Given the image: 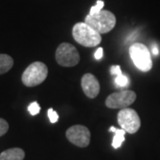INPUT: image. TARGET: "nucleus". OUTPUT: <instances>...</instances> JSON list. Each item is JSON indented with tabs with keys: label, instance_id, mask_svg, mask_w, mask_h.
Masks as SVG:
<instances>
[{
	"label": "nucleus",
	"instance_id": "1",
	"mask_svg": "<svg viewBox=\"0 0 160 160\" xmlns=\"http://www.w3.org/2000/svg\"><path fill=\"white\" fill-rule=\"evenodd\" d=\"M72 36L78 44L86 47H94L102 42L101 34L86 22L75 24L72 29Z\"/></svg>",
	"mask_w": 160,
	"mask_h": 160
},
{
	"label": "nucleus",
	"instance_id": "2",
	"mask_svg": "<svg viewBox=\"0 0 160 160\" xmlns=\"http://www.w3.org/2000/svg\"><path fill=\"white\" fill-rule=\"evenodd\" d=\"M85 22L100 34H104L114 29L116 17L111 12L102 10L92 15L88 14L85 19Z\"/></svg>",
	"mask_w": 160,
	"mask_h": 160
},
{
	"label": "nucleus",
	"instance_id": "3",
	"mask_svg": "<svg viewBox=\"0 0 160 160\" xmlns=\"http://www.w3.org/2000/svg\"><path fill=\"white\" fill-rule=\"evenodd\" d=\"M48 75V69L45 63L35 62L24 70L22 76V83L28 87L38 86L42 84Z\"/></svg>",
	"mask_w": 160,
	"mask_h": 160
},
{
	"label": "nucleus",
	"instance_id": "4",
	"mask_svg": "<svg viewBox=\"0 0 160 160\" xmlns=\"http://www.w3.org/2000/svg\"><path fill=\"white\" fill-rule=\"evenodd\" d=\"M129 54L136 68L143 72H148L152 68V61L148 47L141 44L134 43L129 48Z\"/></svg>",
	"mask_w": 160,
	"mask_h": 160
},
{
	"label": "nucleus",
	"instance_id": "5",
	"mask_svg": "<svg viewBox=\"0 0 160 160\" xmlns=\"http://www.w3.org/2000/svg\"><path fill=\"white\" fill-rule=\"evenodd\" d=\"M57 62L63 67H73L79 62L80 56L77 48L69 43H62L55 52Z\"/></svg>",
	"mask_w": 160,
	"mask_h": 160
},
{
	"label": "nucleus",
	"instance_id": "6",
	"mask_svg": "<svg viewBox=\"0 0 160 160\" xmlns=\"http://www.w3.org/2000/svg\"><path fill=\"white\" fill-rule=\"evenodd\" d=\"M118 122L128 133H135L141 127V119L137 112L132 109H122L118 114Z\"/></svg>",
	"mask_w": 160,
	"mask_h": 160
},
{
	"label": "nucleus",
	"instance_id": "7",
	"mask_svg": "<svg viewBox=\"0 0 160 160\" xmlns=\"http://www.w3.org/2000/svg\"><path fill=\"white\" fill-rule=\"evenodd\" d=\"M136 93L131 90H123L111 93L106 99L105 104L109 109H126L134 102Z\"/></svg>",
	"mask_w": 160,
	"mask_h": 160
},
{
	"label": "nucleus",
	"instance_id": "8",
	"mask_svg": "<svg viewBox=\"0 0 160 160\" xmlns=\"http://www.w3.org/2000/svg\"><path fill=\"white\" fill-rule=\"evenodd\" d=\"M66 137L76 146L80 148H86L90 143L91 133L89 129L85 126L76 125L69 127L67 130Z\"/></svg>",
	"mask_w": 160,
	"mask_h": 160
},
{
	"label": "nucleus",
	"instance_id": "9",
	"mask_svg": "<svg viewBox=\"0 0 160 160\" xmlns=\"http://www.w3.org/2000/svg\"><path fill=\"white\" fill-rule=\"evenodd\" d=\"M82 89L86 96L90 99H93L100 92V83L92 74L87 73L83 76L81 79Z\"/></svg>",
	"mask_w": 160,
	"mask_h": 160
},
{
	"label": "nucleus",
	"instance_id": "10",
	"mask_svg": "<svg viewBox=\"0 0 160 160\" xmlns=\"http://www.w3.org/2000/svg\"><path fill=\"white\" fill-rule=\"evenodd\" d=\"M25 152L20 148L6 149L0 154V160H23Z\"/></svg>",
	"mask_w": 160,
	"mask_h": 160
},
{
	"label": "nucleus",
	"instance_id": "11",
	"mask_svg": "<svg viewBox=\"0 0 160 160\" xmlns=\"http://www.w3.org/2000/svg\"><path fill=\"white\" fill-rule=\"evenodd\" d=\"M13 66V60L10 55L0 54V75L5 74L9 71Z\"/></svg>",
	"mask_w": 160,
	"mask_h": 160
},
{
	"label": "nucleus",
	"instance_id": "12",
	"mask_svg": "<svg viewBox=\"0 0 160 160\" xmlns=\"http://www.w3.org/2000/svg\"><path fill=\"white\" fill-rule=\"evenodd\" d=\"M114 132L115 135L112 141V147L114 149H118L125 141V134L126 132L124 129H116Z\"/></svg>",
	"mask_w": 160,
	"mask_h": 160
},
{
	"label": "nucleus",
	"instance_id": "13",
	"mask_svg": "<svg viewBox=\"0 0 160 160\" xmlns=\"http://www.w3.org/2000/svg\"><path fill=\"white\" fill-rule=\"evenodd\" d=\"M115 83H116V85L118 86L125 87V86H126L129 84V79H128V78L126 77V75H118L115 78Z\"/></svg>",
	"mask_w": 160,
	"mask_h": 160
},
{
	"label": "nucleus",
	"instance_id": "14",
	"mask_svg": "<svg viewBox=\"0 0 160 160\" xmlns=\"http://www.w3.org/2000/svg\"><path fill=\"white\" fill-rule=\"evenodd\" d=\"M28 110L30 113V115L32 116H35V115H38L40 112V107L38 105V103L37 102H34L30 103L28 107Z\"/></svg>",
	"mask_w": 160,
	"mask_h": 160
},
{
	"label": "nucleus",
	"instance_id": "15",
	"mask_svg": "<svg viewBox=\"0 0 160 160\" xmlns=\"http://www.w3.org/2000/svg\"><path fill=\"white\" fill-rule=\"evenodd\" d=\"M103 6H104V2L102 1V0H98L97 3H96V5L94 6H92L91 10H90V13L89 14H95V13H97L100 11H102V9L103 8Z\"/></svg>",
	"mask_w": 160,
	"mask_h": 160
},
{
	"label": "nucleus",
	"instance_id": "16",
	"mask_svg": "<svg viewBox=\"0 0 160 160\" xmlns=\"http://www.w3.org/2000/svg\"><path fill=\"white\" fill-rule=\"evenodd\" d=\"M8 128H9L8 123L5 119L0 118V136H3L4 134H6V132L8 131Z\"/></svg>",
	"mask_w": 160,
	"mask_h": 160
},
{
	"label": "nucleus",
	"instance_id": "17",
	"mask_svg": "<svg viewBox=\"0 0 160 160\" xmlns=\"http://www.w3.org/2000/svg\"><path fill=\"white\" fill-rule=\"evenodd\" d=\"M48 118H49V120L52 124L56 123L59 119V116H58L57 112H55L52 108L48 109Z\"/></svg>",
	"mask_w": 160,
	"mask_h": 160
},
{
	"label": "nucleus",
	"instance_id": "18",
	"mask_svg": "<svg viewBox=\"0 0 160 160\" xmlns=\"http://www.w3.org/2000/svg\"><path fill=\"white\" fill-rule=\"evenodd\" d=\"M110 72L112 75H122V71H121V69H120V66L118 65H115V66H112L110 68Z\"/></svg>",
	"mask_w": 160,
	"mask_h": 160
},
{
	"label": "nucleus",
	"instance_id": "19",
	"mask_svg": "<svg viewBox=\"0 0 160 160\" xmlns=\"http://www.w3.org/2000/svg\"><path fill=\"white\" fill-rule=\"evenodd\" d=\"M103 56V49L102 47H99L96 52H95V53H94V58L96 59V60H101Z\"/></svg>",
	"mask_w": 160,
	"mask_h": 160
},
{
	"label": "nucleus",
	"instance_id": "20",
	"mask_svg": "<svg viewBox=\"0 0 160 160\" xmlns=\"http://www.w3.org/2000/svg\"><path fill=\"white\" fill-rule=\"evenodd\" d=\"M152 52H153V53H154L155 55L158 54V47L153 46V48H152Z\"/></svg>",
	"mask_w": 160,
	"mask_h": 160
}]
</instances>
